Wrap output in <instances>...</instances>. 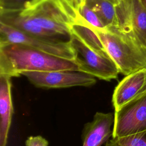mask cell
<instances>
[{"mask_svg": "<svg viewBox=\"0 0 146 146\" xmlns=\"http://www.w3.org/2000/svg\"><path fill=\"white\" fill-rule=\"evenodd\" d=\"M78 71L72 60L60 58L29 46L9 43L0 44V74L18 77L26 71Z\"/></svg>", "mask_w": 146, "mask_h": 146, "instance_id": "6da1fadb", "label": "cell"}, {"mask_svg": "<svg viewBox=\"0 0 146 146\" xmlns=\"http://www.w3.org/2000/svg\"><path fill=\"white\" fill-rule=\"evenodd\" d=\"M93 30L120 73L126 76L146 68V45L115 26Z\"/></svg>", "mask_w": 146, "mask_h": 146, "instance_id": "7a4b0ae2", "label": "cell"}, {"mask_svg": "<svg viewBox=\"0 0 146 146\" xmlns=\"http://www.w3.org/2000/svg\"><path fill=\"white\" fill-rule=\"evenodd\" d=\"M21 9L43 28L69 38L72 25L80 17L78 10L67 0H29Z\"/></svg>", "mask_w": 146, "mask_h": 146, "instance_id": "3957f363", "label": "cell"}, {"mask_svg": "<svg viewBox=\"0 0 146 146\" xmlns=\"http://www.w3.org/2000/svg\"><path fill=\"white\" fill-rule=\"evenodd\" d=\"M69 39L74 52V62L79 71L106 81L117 78L119 68L108 54L91 49L72 33Z\"/></svg>", "mask_w": 146, "mask_h": 146, "instance_id": "277c9868", "label": "cell"}, {"mask_svg": "<svg viewBox=\"0 0 146 146\" xmlns=\"http://www.w3.org/2000/svg\"><path fill=\"white\" fill-rule=\"evenodd\" d=\"M17 43L29 46L60 58L74 60L70 39L53 40L30 35L0 22V44Z\"/></svg>", "mask_w": 146, "mask_h": 146, "instance_id": "5b68a950", "label": "cell"}, {"mask_svg": "<svg viewBox=\"0 0 146 146\" xmlns=\"http://www.w3.org/2000/svg\"><path fill=\"white\" fill-rule=\"evenodd\" d=\"M146 130V93L114 112L112 137H122Z\"/></svg>", "mask_w": 146, "mask_h": 146, "instance_id": "8992f818", "label": "cell"}, {"mask_svg": "<svg viewBox=\"0 0 146 146\" xmlns=\"http://www.w3.org/2000/svg\"><path fill=\"white\" fill-rule=\"evenodd\" d=\"M21 75L38 88H58L74 86L89 87L96 83V78L79 71H26Z\"/></svg>", "mask_w": 146, "mask_h": 146, "instance_id": "52a82bcc", "label": "cell"}, {"mask_svg": "<svg viewBox=\"0 0 146 146\" xmlns=\"http://www.w3.org/2000/svg\"><path fill=\"white\" fill-rule=\"evenodd\" d=\"M116 12L115 26L146 45V8L140 0H122Z\"/></svg>", "mask_w": 146, "mask_h": 146, "instance_id": "ba28073f", "label": "cell"}, {"mask_svg": "<svg viewBox=\"0 0 146 146\" xmlns=\"http://www.w3.org/2000/svg\"><path fill=\"white\" fill-rule=\"evenodd\" d=\"M145 93L146 68L125 76L115 87L112 98L115 111Z\"/></svg>", "mask_w": 146, "mask_h": 146, "instance_id": "9c48e42d", "label": "cell"}, {"mask_svg": "<svg viewBox=\"0 0 146 146\" xmlns=\"http://www.w3.org/2000/svg\"><path fill=\"white\" fill-rule=\"evenodd\" d=\"M114 113L97 112L93 120L85 124L82 133V146H102L112 135Z\"/></svg>", "mask_w": 146, "mask_h": 146, "instance_id": "30bf717a", "label": "cell"}, {"mask_svg": "<svg viewBox=\"0 0 146 146\" xmlns=\"http://www.w3.org/2000/svg\"><path fill=\"white\" fill-rule=\"evenodd\" d=\"M0 22L25 33L53 40L62 39L59 36L43 28L25 15L21 8H1Z\"/></svg>", "mask_w": 146, "mask_h": 146, "instance_id": "8fae6325", "label": "cell"}, {"mask_svg": "<svg viewBox=\"0 0 146 146\" xmlns=\"http://www.w3.org/2000/svg\"><path fill=\"white\" fill-rule=\"evenodd\" d=\"M11 78L0 74V146H6L13 113Z\"/></svg>", "mask_w": 146, "mask_h": 146, "instance_id": "7c38bea8", "label": "cell"}, {"mask_svg": "<svg viewBox=\"0 0 146 146\" xmlns=\"http://www.w3.org/2000/svg\"><path fill=\"white\" fill-rule=\"evenodd\" d=\"M71 33L77 36L91 49L101 54H108L91 25L87 22L80 15L79 18L72 25Z\"/></svg>", "mask_w": 146, "mask_h": 146, "instance_id": "4fadbf2b", "label": "cell"}, {"mask_svg": "<svg viewBox=\"0 0 146 146\" xmlns=\"http://www.w3.org/2000/svg\"><path fill=\"white\" fill-rule=\"evenodd\" d=\"M86 3L96 14L105 27L116 25V6L109 1L86 0Z\"/></svg>", "mask_w": 146, "mask_h": 146, "instance_id": "5bb4252c", "label": "cell"}, {"mask_svg": "<svg viewBox=\"0 0 146 146\" xmlns=\"http://www.w3.org/2000/svg\"><path fill=\"white\" fill-rule=\"evenodd\" d=\"M105 146H146V130L131 135L112 137Z\"/></svg>", "mask_w": 146, "mask_h": 146, "instance_id": "9a60e30c", "label": "cell"}, {"mask_svg": "<svg viewBox=\"0 0 146 146\" xmlns=\"http://www.w3.org/2000/svg\"><path fill=\"white\" fill-rule=\"evenodd\" d=\"M78 10L81 17L92 27L97 29L105 27L96 14L86 3L84 5L79 6Z\"/></svg>", "mask_w": 146, "mask_h": 146, "instance_id": "2e32d148", "label": "cell"}, {"mask_svg": "<svg viewBox=\"0 0 146 146\" xmlns=\"http://www.w3.org/2000/svg\"><path fill=\"white\" fill-rule=\"evenodd\" d=\"M48 141L40 135L30 136L25 141L26 146H48Z\"/></svg>", "mask_w": 146, "mask_h": 146, "instance_id": "e0dca14e", "label": "cell"}, {"mask_svg": "<svg viewBox=\"0 0 146 146\" xmlns=\"http://www.w3.org/2000/svg\"><path fill=\"white\" fill-rule=\"evenodd\" d=\"M27 1L29 0H1V8H21Z\"/></svg>", "mask_w": 146, "mask_h": 146, "instance_id": "ac0fdd59", "label": "cell"}, {"mask_svg": "<svg viewBox=\"0 0 146 146\" xmlns=\"http://www.w3.org/2000/svg\"><path fill=\"white\" fill-rule=\"evenodd\" d=\"M67 1L78 9V3L76 2V0H67Z\"/></svg>", "mask_w": 146, "mask_h": 146, "instance_id": "d6986e66", "label": "cell"}, {"mask_svg": "<svg viewBox=\"0 0 146 146\" xmlns=\"http://www.w3.org/2000/svg\"><path fill=\"white\" fill-rule=\"evenodd\" d=\"M110 2H111L112 4H113L115 6L117 5L122 0H108Z\"/></svg>", "mask_w": 146, "mask_h": 146, "instance_id": "ffe728a7", "label": "cell"}, {"mask_svg": "<svg viewBox=\"0 0 146 146\" xmlns=\"http://www.w3.org/2000/svg\"><path fill=\"white\" fill-rule=\"evenodd\" d=\"M78 7H79V6H82L85 4L86 0H78Z\"/></svg>", "mask_w": 146, "mask_h": 146, "instance_id": "44dd1931", "label": "cell"}, {"mask_svg": "<svg viewBox=\"0 0 146 146\" xmlns=\"http://www.w3.org/2000/svg\"><path fill=\"white\" fill-rule=\"evenodd\" d=\"M140 1L143 5L146 8V0H140Z\"/></svg>", "mask_w": 146, "mask_h": 146, "instance_id": "7402d4cb", "label": "cell"}, {"mask_svg": "<svg viewBox=\"0 0 146 146\" xmlns=\"http://www.w3.org/2000/svg\"><path fill=\"white\" fill-rule=\"evenodd\" d=\"M76 2H77V3H78V0H76Z\"/></svg>", "mask_w": 146, "mask_h": 146, "instance_id": "603a6c76", "label": "cell"}]
</instances>
